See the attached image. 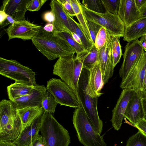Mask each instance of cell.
Wrapping results in <instances>:
<instances>
[{
    "mask_svg": "<svg viewBox=\"0 0 146 146\" xmlns=\"http://www.w3.org/2000/svg\"><path fill=\"white\" fill-rule=\"evenodd\" d=\"M0 74L14 80L15 82L29 85H36V73L15 60L0 58Z\"/></svg>",
    "mask_w": 146,
    "mask_h": 146,
    "instance_id": "6",
    "label": "cell"
},
{
    "mask_svg": "<svg viewBox=\"0 0 146 146\" xmlns=\"http://www.w3.org/2000/svg\"><path fill=\"white\" fill-rule=\"evenodd\" d=\"M144 51L142 43L138 39L134 40L131 43L129 42L127 43L125 47L123 61L119 72L122 81L126 78Z\"/></svg>",
    "mask_w": 146,
    "mask_h": 146,
    "instance_id": "10",
    "label": "cell"
},
{
    "mask_svg": "<svg viewBox=\"0 0 146 146\" xmlns=\"http://www.w3.org/2000/svg\"><path fill=\"white\" fill-rule=\"evenodd\" d=\"M47 1L46 0H30L27 5V10L30 11H38Z\"/></svg>",
    "mask_w": 146,
    "mask_h": 146,
    "instance_id": "34",
    "label": "cell"
},
{
    "mask_svg": "<svg viewBox=\"0 0 146 146\" xmlns=\"http://www.w3.org/2000/svg\"><path fill=\"white\" fill-rule=\"evenodd\" d=\"M42 27L25 19L15 21L6 29L8 40L15 38L32 40L38 34Z\"/></svg>",
    "mask_w": 146,
    "mask_h": 146,
    "instance_id": "12",
    "label": "cell"
},
{
    "mask_svg": "<svg viewBox=\"0 0 146 146\" xmlns=\"http://www.w3.org/2000/svg\"><path fill=\"white\" fill-rule=\"evenodd\" d=\"M40 131L44 146H68L70 143L68 132L52 114L44 112L42 116Z\"/></svg>",
    "mask_w": 146,
    "mask_h": 146,
    "instance_id": "4",
    "label": "cell"
},
{
    "mask_svg": "<svg viewBox=\"0 0 146 146\" xmlns=\"http://www.w3.org/2000/svg\"><path fill=\"white\" fill-rule=\"evenodd\" d=\"M82 12L86 19L104 28L112 36L119 37L123 36L125 26L117 15L109 12L104 13H96L80 4Z\"/></svg>",
    "mask_w": 146,
    "mask_h": 146,
    "instance_id": "8",
    "label": "cell"
},
{
    "mask_svg": "<svg viewBox=\"0 0 146 146\" xmlns=\"http://www.w3.org/2000/svg\"><path fill=\"white\" fill-rule=\"evenodd\" d=\"M28 146H44L41 135L39 134Z\"/></svg>",
    "mask_w": 146,
    "mask_h": 146,
    "instance_id": "39",
    "label": "cell"
},
{
    "mask_svg": "<svg viewBox=\"0 0 146 146\" xmlns=\"http://www.w3.org/2000/svg\"><path fill=\"white\" fill-rule=\"evenodd\" d=\"M82 4L93 11L100 13H106L102 0H83Z\"/></svg>",
    "mask_w": 146,
    "mask_h": 146,
    "instance_id": "28",
    "label": "cell"
},
{
    "mask_svg": "<svg viewBox=\"0 0 146 146\" xmlns=\"http://www.w3.org/2000/svg\"><path fill=\"white\" fill-rule=\"evenodd\" d=\"M72 121L78 139L84 146H107L102 137L92 125L82 106L75 109Z\"/></svg>",
    "mask_w": 146,
    "mask_h": 146,
    "instance_id": "5",
    "label": "cell"
},
{
    "mask_svg": "<svg viewBox=\"0 0 146 146\" xmlns=\"http://www.w3.org/2000/svg\"><path fill=\"white\" fill-rule=\"evenodd\" d=\"M138 94L142 99H146V70L141 90Z\"/></svg>",
    "mask_w": 146,
    "mask_h": 146,
    "instance_id": "38",
    "label": "cell"
},
{
    "mask_svg": "<svg viewBox=\"0 0 146 146\" xmlns=\"http://www.w3.org/2000/svg\"><path fill=\"white\" fill-rule=\"evenodd\" d=\"M89 83L94 93L99 97L103 93L101 90L104 85L102 74L98 63L97 61L89 69Z\"/></svg>",
    "mask_w": 146,
    "mask_h": 146,
    "instance_id": "22",
    "label": "cell"
},
{
    "mask_svg": "<svg viewBox=\"0 0 146 146\" xmlns=\"http://www.w3.org/2000/svg\"><path fill=\"white\" fill-rule=\"evenodd\" d=\"M53 34L66 41L75 50L76 55L82 54L87 51L82 45L79 44L74 40L71 35L63 32Z\"/></svg>",
    "mask_w": 146,
    "mask_h": 146,
    "instance_id": "25",
    "label": "cell"
},
{
    "mask_svg": "<svg viewBox=\"0 0 146 146\" xmlns=\"http://www.w3.org/2000/svg\"><path fill=\"white\" fill-rule=\"evenodd\" d=\"M0 146H17L12 141H0Z\"/></svg>",
    "mask_w": 146,
    "mask_h": 146,
    "instance_id": "45",
    "label": "cell"
},
{
    "mask_svg": "<svg viewBox=\"0 0 146 146\" xmlns=\"http://www.w3.org/2000/svg\"><path fill=\"white\" fill-rule=\"evenodd\" d=\"M144 51H145V52H146V48H144Z\"/></svg>",
    "mask_w": 146,
    "mask_h": 146,
    "instance_id": "50",
    "label": "cell"
},
{
    "mask_svg": "<svg viewBox=\"0 0 146 146\" xmlns=\"http://www.w3.org/2000/svg\"><path fill=\"white\" fill-rule=\"evenodd\" d=\"M138 131L146 136V121L144 119H142L133 125Z\"/></svg>",
    "mask_w": 146,
    "mask_h": 146,
    "instance_id": "37",
    "label": "cell"
},
{
    "mask_svg": "<svg viewBox=\"0 0 146 146\" xmlns=\"http://www.w3.org/2000/svg\"><path fill=\"white\" fill-rule=\"evenodd\" d=\"M114 146H117L116 144H115Z\"/></svg>",
    "mask_w": 146,
    "mask_h": 146,
    "instance_id": "51",
    "label": "cell"
},
{
    "mask_svg": "<svg viewBox=\"0 0 146 146\" xmlns=\"http://www.w3.org/2000/svg\"><path fill=\"white\" fill-rule=\"evenodd\" d=\"M16 109L22 124V129L21 133L26 127L30 126L36 119L42 116L44 112V110L42 106L27 107L21 109Z\"/></svg>",
    "mask_w": 146,
    "mask_h": 146,
    "instance_id": "21",
    "label": "cell"
},
{
    "mask_svg": "<svg viewBox=\"0 0 146 146\" xmlns=\"http://www.w3.org/2000/svg\"><path fill=\"white\" fill-rule=\"evenodd\" d=\"M62 4L64 10L66 13L72 17L76 16L70 3V0H58Z\"/></svg>",
    "mask_w": 146,
    "mask_h": 146,
    "instance_id": "35",
    "label": "cell"
},
{
    "mask_svg": "<svg viewBox=\"0 0 146 146\" xmlns=\"http://www.w3.org/2000/svg\"><path fill=\"white\" fill-rule=\"evenodd\" d=\"M46 87L47 91L61 106L75 109L82 106L77 92L60 79H50L47 81Z\"/></svg>",
    "mask_w": 146,
    "mask_h": 146,
    "instance_id": "7",
    "label": "cell"
},
{
    "mask_svg": "<svg viewBox=\"0 0 146 146\" xmlns=\"http://www.w3.org/2000/svg\"><path fill=\"white\" fill-rule=\"evenodd\" d=\"M135 91L134 90L130 88L123 89L112 110L111 121L113 127L117 131L121 128L127 105Z\"/></svg>",
    "mask_w": 146,
    "mask_h": 146,
    "instance_id": "14",
    "label": "cell"
},
{
    "mask_svg": "<svg viewBox=\"0 0 146 146\" xmlns=\"http://www.w3.org/2000/svg\"><path fill=\"white\" fill-rule=\"evenodd\" d=\"M7 15L3 10H1L0 11V25H2L3 23L6 20L7 17Z\"/></svg>",
    "mask_w": 146,
    "mask_h": 146,
    "instance_id": "41",
    "label": "cell"
},
{
    "mask_svg": "<svg viewBox=\"0 0 146 146\" xmlns=\"http://www.w3.org/2000/svg\"><path fill=\"white\" fill-rule=\"evenodd\" d=\"M98 50L94 44L83 62V68L89 70L97 61Z\"/></svg>",
    "mask_w": 146,
    "mask_h": 146,
    "instance_id": "30",
    "label": "cell"
},
{
    "mask_svg": "<svg viewBox=\"0 0 146 146\" xmlns=\"http://www.w3.org/2000/svg\"><path fill=\"white\" fill-rule=\"evenodd\" d=\"M117 15L125 27H128L141 18L134 0H120Z\"/></svg>",
    "mask_w": 146,
    "mask_h": 146,
    "instance_id": "16",
    "label": "cell"
},
{
    "mask_svg": "<svg viewBox=\"0 0 146 146\" xmlns=\"http://www.w3.org/2000/svg\"><path fill=\"white\" fill-rule=\"evenodd\" d=\"M89 72L83 68L79 80L77 92L81 106L92 125L101 134L103 123L100 119L98 111V98L92 89L89 83Z\"/></svg>",
    "mask_w": 146,
    "mask_h": 146,
    "instance_id": "2",
    "label": "cell"
},
{
    "mask_svg": "<svg viewBox=\"0 0 146 146\" xmlns=\"http://www.w3.org/2000/svg\"><path fill=\"white\" fill-rule=\"evenodd\" d=\"M71 35L73 38L77 42L83 46L80 38L76 33L72 32L71 33Z\"/></svg>",
    "mask_w": 146,
    "mask_h": 146,
    "instance_id": "44",
    "label": "cell"
},
{
    "mask_svg": "<svg viewBox=\"0 0 146 146\" xmlns=\"http://www.w3.org/2000/svg\"><path fill=\"white\" fill-rule=\"evenodd\" d=\"M58 103L53 96L47 91L46 94L43 99L42 106L44 110V112L54 114L55 112L56 106Z\"/></svg>",
    "mask_w": 146,
    "mask_h": 146,
    "instance_id": "26",
    "label": "cell"
},
{
    "mask_svg": "<svg viewBox=\"0 0 146 146\" xmlns=\"http://www.w3.org/2000/svg\"><path fill=\"white\" fill-rule=\"evenodd\" d=\"M89 51H86L75 56V53H73L58 58L53 66V74L59 77L77 92L83 62Z\"/></svg>",
    "mask_w": 146,
    "mask_h": 146,
    "instance_id": "3",
    "label": "cell"
},
{
    "mask_svg": "<svg viewBox=\"0 0 146 146\" xmlns=\"http://www.w3.org/2000/svg\"><path fill=\"white\" fill-rule=\"evenodd\" d=\"M35 85H29L15 82L7 87L9 98L11 101L31 93Z\"/></svg>",
    "mask_w": 146,
    "mask_h": 146,
    "instance_id": "23",
    "label": "cell"
},
{
    "mask_svg": "<svg viewBox=\"0 0 146 146\" xmlns=\"http://www.w3.org/2000/svg\"><path fill=\"white\" fill-rule=\"evenodd\" d=\"M120 38L118 36H114L112 42L111 52L114 68L120 62L121 56L123 55L120 43Z\"/></svg>",
    "mask_w": 146,
    "mask_h": 146,
    "instance_id": "27",
    "label": "cell"
},
{
    "mask_svg": "<svg viewBox=\"0 0 146 146\" xmlns=\"http://www.w3.org/2000/svg\"><path fill=\"white\" fill-rule=\"evenodd\" d=\"M107 31L104 28L102 27L97 34L95 40L94 45L97 49L102 48L106 42Z\"/></svg>",
    "mask_w": 146,
    "mask_h": 146,
    "instance_id": "32",
    "label": "cell"
},
{
    "mask_svg": "<svg viewBox=\"0 0 146 146\" xmlns=\"http://www.w3.org/2000/svg\"><path fill=\"white\" fill-rule=\"evenodd\" d=\"M43 29L47 32H52L54 31V26L52 23H48L46 24Z\"/></svg>",
    "mask_w": 146,
    "mask_h": 146,
    "instance_id": "42",
    "label": "cell"
},
{
    "mask_svg": "<svg viewBox=\"0 0 146 146\" xmlns=\"http://www.w3.org/2000/svg\"><path fill=\"white\" fill-rule=\"evenodd\" d=\"M106 12L117 15L120 0H102Z\"/></svg>",
    "mask_w": 146,
    "mask_h": 146,
    "instance_id": "31",
    "label": "cell"
},
{
    "mask_svg": "<svg viewBox=\"0 0 146 146\" xmlns=\"http://www.w3.org/2000/svg\"><path fill=\"white\" fill-rule=\"evenodd\" d=\"M47 90L46 87L38 84L35 85L31 93L11 101L16 109L27 107L42 106V101Z\"/></svg>",
    "mask_w": 146,
    "mask_h": 146,
    "instance_id": "13",
    "label": "cell"
},
{
    "mask_svg": "<svg viewBox=\"0 0 146 146\" xmlns=\"http://www.w3.org/2000/svg\"><path fill=\"white\" fill-rule=\"evenodd\" d=\"M146 70V52L144 51L124 80L121 81L120 88H131L139 93L142 89Z\"/></svg>",
    "mask_w": 146,
    "mask_h": 146,
    "instance_id": "9",
    "label": "cell"
},
{
    "mask_svg": "<svg viewBox=\"0 0 146 146\" xmlns=\"http://www.w3.org/2000/svg\"><path fill=\"white\" fill-rule=\"evenodd\" d=\"M142 44L143 48H146V42L145 41L142 43Z\"/></svg>",
    "mask_w": 146,
    "mask_h": 146,
    "instance_id": "48",
    "label": "cell"
},
{
    "mask_svg": "<svg viewBox=\"0 0 146 146\" xmlns=\"http://www.w3.org/2000/svg\"><path fill=\"white\" fill-rule=\"evenodd\" d=\"M143 107L144 113V119L146 121V99L142 100Z\"/></svg>",
    "mask_w": 146,
    "mask_h": 146,
    "instance_id": "47",
    "label": "cell"
},
{
    "mask_svg": "<svg viewBox=\"0 0 146 146\" xmlns=\"http://www.w3.org/2000/svg\"><path fill=\"white\" fill-rule=\"evenodd\" d=\"M43 19L49 23H52L54 20V17L51 11H47L43 15Z\"/></svg>",
    "mask_w": 146,
    "mask_h": 146,
    "instance_id": "40",
    "label": "cell"
},
{
    "mask_svg": "<svg viewBox=\"0 0 146 146\" xmlns=\"http://www.w3.org/2000/svg\"><path fill=\"white\" fill-rule=\"evenodd\" d=\"M31 40L37 50L50 60L76 53L66 41L54 35L52 32L45 31L42 27Z\"/></svg>",
    "mask_w": 146,
    "mask_h": 146,
    "instance_id": "1",
    "label": "cell"
},
{
    "mask_svg": "<svg viewBox=\"0 0 146 146\" xmlns=\"http://www.w3.org/2000/svg\"><path fill=\"white\" fill-rule=\"evenodd\" d=\"M145 36V41L146 42V35L144 36Z\"/></svg>",
    "mask_w": 146,
    "mask_h": 146,
    "instance_id": "49",
    "label": "cell"
},
{
    "mask_svg": "<svg viewBox=\"0 0 146 146\" xmlns=\"http://www.w3.org/2000/svg\"><path fill=\"white\" fill-rule=\"evenodd\" d=\"M114 36L107 31L106 42L104 46L99 50L97 61L102 75L104 84L107 83L114 72V67L111 52V45Z\"/></svg>",
    "mask_w": 146,
    "mask_h": 146,
    "instance_id": "11",
    "label": "cell"
},
{
    "mask_svg": "<svg viewBox=\"0 0 146 146\" xmlns=\"http://www.w3.org/2000/svg\"><path fill=\"white\" fill-rule=\"evenodd\" d=\"M146 35V17L141 18L130 26L125 27L123 40L128 42Z\"/></svg>",
    "mask_w": 146,
    "mask_h": 146,
    "instance_id": "20",
    "label": "cell"
},
{
    "mask_svg": "<svg viewBox=\"0 0 146 146\" xmlns=\"http://www.w3.org/2000/svg\"><path fill=\"white\" fill-rule=\"evenodd\" d=\"M124 117L133 125L144 118L142 99L135 91L129 100L125 112Z\"/></svg>",
    "mask_w": 146,
    "mask_h": 146,
    "instance_id": "17",
    "label": "cell"
},
{
    "mask_svg": "<svg viewBox=\"0 0 146 146\" xmlns=\"http://www.w3.org/2000/svg\"><path fill=\"white\" fill-rule=\"evenodd\" d=\"M70 3L72 9L76 15L81 12L80 4L81 3L79 0H70Z\"/></svg>",
    "mask_w": 146,
    "mask_h": 146,
    "instance_id": "36",
    "label": "cell"
},
{
    "mask_svg": "<svg viewBox=\"0 0 146 146\" xmlns=\"http://www.w3.org/2000/svg\"><path fill=\"white\" fill-rule=\"evenodd\" d=\"M86 23L93 44H94L96 35L100 29L102 27L99 25L88 21L86 19Z\"/></svg>",
    "mask_w": 146,
    "mask_h": 146,
    "instance_id": "33",
    "label": "cell"
},
{
    "mask_svg": "<svg viewBox=\"0 0 146 146\" xmlns=\"http://www.w3.org/2000/svg\"><path fill=\"white\" fill-rule=\"evenodd\" d=\"M51 10L53 14L54 19L52 23L54 26V34L63 32L71 35V30L68 15L58 0H52L50 3Z\"/></svg>",
    "mask_w": 146,
    "mask_h": 146,
    "instance_id": "15",
    "label": "cell"
},
{
    "mask_svg": "<svg viewBox=\"0 0 146 146\" xmlns=\"http://www.w3.org/2000/svg\"><path fill=\"white\" fill-rule=\"evenodd\" d=\"M135 4L139 10L146 3V0H134Z\"/></svg>",
    "mask_w": 146,
    "mask_h": 146,
    "instance_id": "43",
    "label": "cell"
},
{
    "mask_svg": "<svg viewBox=\"0 0 146 146\" xmlns=\"http://www.w3.org/2000/svg\"><path fill=\"white\" fill-rule=\"evenodd\" d=\"M41 116L36 119L21 133L19 137L12 142L17 146H28L39 134Z\"/></svg>",
    "mask_w": 146,
    "mask_h": 146,
    "instance_id": "19",
    "label": "cell"
},
{
    "mask_svg": "<svg viewBox=\"0 0 146 146\" xmlns=\"http://www.w3.org/2000/svg\"><path fill=\"white\" fill-rule=\"evenodd\" d=\"M141 18L146 17V3L139 9Z\"/></svg>",
    "mask_w": 146,
    "mask_h": 146,
    "instance_id": "46",
    "label": "cell"
},
{
    "mask_svg": "<svg viewBox=\"0 0 146 146\" xmlns=\"http://www.w3.org/2000/svg\"><path fill=\"white\" fill-rule=\"evenodd\" d=\"M30 0H7L3 1L1 10L15 21L24 20L27 11V5Z\"/></svg>",
    "mask_w": 146,
    "mask_h": 146,
    "instance_id": "18",
    "label": "cell"
},
{
    "mask_svg": "<svg viewBox=\"0 0 146 146\" xmlns=\"http://www.w3.org/2000/svg\"><path fill=\"white\" fill-rule=\"evenodd\" d=\"M68 17L70 27L71 26L72 27L74 32L80 38L85 50L87 51H90L94 45L93 43L89 39L80 23L68 15Z\"/></svg>",
    "mask_w": 146,
    "mask_h": 146,
    "instance_id": "24",
    "label": "cell"
},
{
    "mask_svg": "<svg viewBox=\"0 0 146 146\" xmlns=\"http://www.w3.org/2000/svg\"><path fill=\"white\" fill-rule=\"evenodd\" d=\"M126 146H146V136L138 131L128 139Z\"/></svg>",
    "mask_w": 146,
    "mask_h": 146,
    "instance_id": "29",
    "label": "cell"
}]
</instances>
